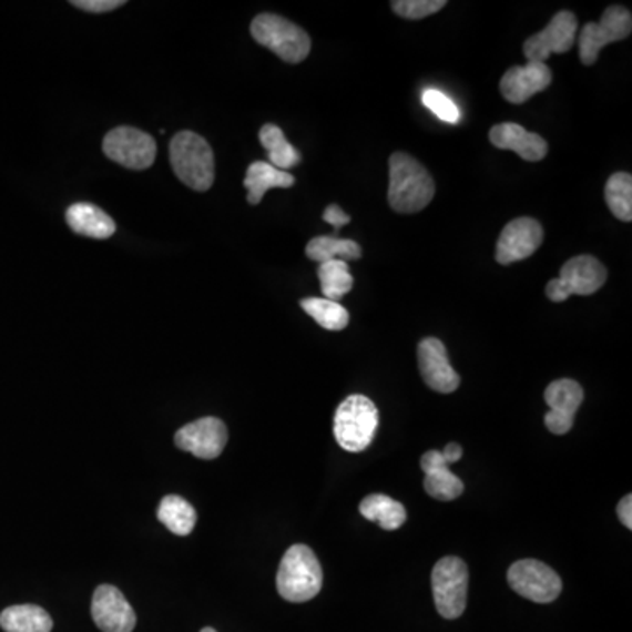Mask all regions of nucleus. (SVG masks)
Wrapping results in <instances>:
<instances>
[{"instance_id":"6","label":"nucleus","mask_w":632,"mask_h":632,"mask_svg":"<svg viewBox=\"0 0 632 632\" xmlns=\"http://www.w3.org/2000/svg\"><path fill=\"white\" fill-rule=\"evenodd\" d=\"M469 569L459 557H442L432 569V594L442 619L462 616L468 604Z\"/></svg>"},{"instance_id":"10","label":"nucleus","mask_w":632,"mask_h":632,"mask_svg":"<svg viewBox=\"0 0 632 632\" xmlns=\"http://www.w3.org/2000/svg\"><path fill=\"white\" fill-rule=\"evenodd\" d=\"M105 156L116 164L143 171L155 162L156 143L152 135L134 126H116L102 143Z\"/></svg>"},{"instance_id":"8","label":"nucleus","mask_w":632,"mask_h":632,"mask_svg":"<svg viewBox=\"0 0 632 632\" xmlns=\"http://www.w3.org/2000/svg\"><path fill=\"white\" fill-rule=\"evenodd\" d=\"M632 32V14L622 6H610L595 23H585L578 35L583 65L598 62L599 53L611 42L624 41Z\"/></svg>"},{"instance_id":"29","label":"nucleus","mask_w":632,"mask_h":632,"mask_svg":"<svg viewBox=\"0 0 632 632\" xmlns=\"http://www.w3.org/2000/svg\"><path fill=\"white\" fill-rule=\"evenodd\" d=\"M608 210L619 218L620 222H631L632 220V176L629 173H615L608 177L606 188H604Z\"/></svg>"},{"instance_id":"27","label":"nucleus","mask_w":632,"mask_h":632,"mask_svg":"<svg viewBox=\"0 0 632 632\" xmlns=\"http://www.w3.org/2000/svg\"><path fill=\"white\" fill-rule=\"evenodd\" d=\"M318 278H320L324 299L334 300V303H339L354 288V276L350 274V267L343 261L320 264Z\"/></svg>"},{"instance_id":"24","label":"nucleus","mask_w":632,"mask_h":632,"mask_svg":"<svg viewBox=\"0 0 632 632\" xmlns=\"http://www.w3.org/2000/svg\"><path fill=\"white\" fill-rule=\"evenodd\" d=\"M306 255H308L309 261L318 262V264L330 261H358L363 257V248L354 239L318 236L309 241L308 246H306Z\"/></svg>"},{"instance_id":"9","label":"nucleus","mask_w":632,"mask_h":632,"mask_svg":"<svg viewBox=\"0 0 632 632\" xmlns=\"http://www.w3.org/2000/svg\"><path fill=\"white\" fill-rule=\"evenodd\" d=\"M508 583L517 594L532 603H553L562 592V580L550 565L534 559L514 562L508 571Z\"/></svg>"},{"instance_id":"5","label":"nucleus","mask_w":632,"mask_h":632,"mask_svg":"<svg viewBox=\"0 0 632 632\" xmlns=\"http://www.w3.org/2000/svg\"><path fill=\"white\" fill-rule=\"evenodd\" d=\"M252 38L273 51L287 63H300L308 59L312 39L300 27L278 14H258L252 21Z\"/></svg>"},{"instance_id":"18","label":"nucleus","mask_w":632,"mask_h":632,"mask_svg":"<svg viewBox=\"0 0 632 632\" xmlns=\"http://www.w3.org/2000/svg\"><path fill=\"white\" fill-rule=\"evenodd\" d=\"M490 143L499 150L514 152L527 162L543 161L548 143L536 132H529L519 123H499L490 129Z\"/></svg>"},{"instance_id":"11","label":"nucleus","mask_w":632,"mask_h":632,"mask_svg":"<svg viewBox=\"0 0 632 632\" xmlns=\"http://www.w3.org/2000/svg\"><path fill=\"white\" fill-rule=\"evenodd\" d=\"M578 18L571 11H561L550 20L547 29L523 42L527 62L544 63L552 53H568L577 42Z\"/></svg>"},{"instance_id":"34","label":"nucleus","mask_w":632,"mask_h":632,"mask_svg":"<svg viewBox=\"0 0 632 632\" xmlns=\"http://www.w3.org/2000/svg\"><path fill=\"white\" fill-rule=\"evenodd\" d=\"M616 513H619L620 522L622 526L632 529V496L628 493L622 501L619 502V508H616Z\"/></svg>"},{"instance_id":"28","label":"nucleus","mask_w":632,"mask_h":632,"mask_svg":"<svg viewBox=\"0 0 632 632\" xmlns=\"http://www.w3.org/2000/svg\"><path fill=\"white\" fill-rule=\"evenodd\" d=\"M300 308L312 316L316 324L327 330H343L350 322V313L345 306L324 297H308L300 300Z\"/></svg>"},{"instance_id":"22","label":"nucleus","mask_w":632,"mask_h":632,"mask_svg":"<svg viewBox=\"0 0 632 632\" xmlns=\"http://www.w3.org/2000/svg\"><path fill=\"white\" fill-rule=\"evenodd\" d=\"M0 628L6 632H51L53 620L35 604H17L0 613Z\"/></svg>"},{"instance_id":"2","label":"nucleus","mask_w":632,"mask_h":632,"mask_svg":"<svg viewBox=\"0 0 632 632\" xmlns=\"http://www.w3.org/2000/svg\"><path fill=\"white\" fill-rule=\"evenodd\" d=\"M169 155L174 173L188 188L206 192L215 183V155L195 132H177L169 144Z\"/></svg>"},{"instance_id":"4","label":"nucleus","mask_w":632,"mask_h":632,"mask_svg":"<svg viewBox=\"0 0 632 632\" xmlns=\"http://www.w3.org/2000/svg\"><path fill=\"white\" fill-rule=\"evenodd\" d=\"M379 414L369 397H346L334 417V436L343 450L358 453L371 445L378 429Z\"/></svg>"},{"instance_id":"36","label":"nucleus","mask_w":632,"mask_h":632,"mask_svg":"<svg viewBox=\"0 0 632 632\" xmlns=\"http://www.w3.org/2000/svg\"><path fill=\"white\" fill-rule=\"evenodd\" d=\"M201 632H216V631H215V629L206 628V629H203V631H201Z\"/></svg>"},{"instance_id":"15","label":"nucleus","mask_w":632,"mask_h":632,"mask_svg":"<svg viewBox=\"0 0 632 632\" xmlns=\"http://www.w3.org/2000/svg\"><path fill=\"white\" fill-rule=\"evenodd\" d=\"M418 367L427 387L439 394L456 393L460 376L448 360L447 346L438 337H426L418 345Z\"/></svg>"},{"instance_id":"33","label":"nucleus","mask_w":632,"mask_h":632,"mask_svg":"<svg viewBox=\"0 0 632 632\" xmlns=\"http://www.w3.org/2000/svg\"><path fill=\"white\" fill-rule=\"evenodd\" d=\"M324 220L327 224L333 225V237H339V228L350 224L351 216L346 215L345 211L337 206V204H330V206L324 211Z\"/></svg>"},{"instance_id":"17","label":"nucleus","mask_w":632,"mask_h":632,"mask_svg":"<svg viewBox=\"0 0 632 632\" xmlns=\"http://www.w3.org/2000/svg\"><path fill=\"white\" fill-rule=\"evenodd\" d=\"M552 83V71L547 63L527 62V65H513L502 77V98L511 104H523L536 93L543 92Z\"/></svg>"},{"instance_id":"31","label":"nucleus","mask_w":632,"mask_h":632,"mask_svg":"<svg viewBox=\"0 0 632 632\" xmlns=\"http://www.w3.org/2000/svg\"><path fill=\"white\" fill-rule=\"evenodd\" d=\"M421 101L426 104L427 110L432 111L442 122L459 123V108L445 93L438 92V90H426Z\"/></svg>"},{"instance_id":"26","label":"nucleus","mask_w":632,"mask_h":632,"mask_svg":"<svg viewBox=\"0 0 632 632\" xmlns=\"http://www.w3.org/2000/svg\"><path fill=\"white\" fill-rule=\"evenodd\" d=\"M156 517L176 536H188L197 522L194 506L180 496H165L156 510Z\"/></svg>"},{"instance_id":"20","label":"nucleus","mask_w":632,"mask_h":632,"mask_svg":"<svg viewBox=\"0 0 632 632\" xmlns=\"http://www.w3.org/2000/svg\"><path fill=\"white\" fill-rule=\"evenodd\" d=\"M69 227L80 236L108 239L116 232V224L101 207L89 203L72 204L65 213Z\"/></svg>"},{"instance_id":"14","label":"nucleus","mask_w":632,"mask_h":632,"mask_svg":"<svg viewBox=\"0 0 632 632\" xmlns=\"http://www.w3.org/2000/svg\"><path fill=\"white\" fill-rule=\"evenodd\" d=\"M227 439V426L215 417L192 421L174 436L177 448L204 460L216 459L224 451Z\"/></svg>"},{"instance_id":"35","label":"nucleus","mask_w":632,"mask_h":632,"mask_svg":"<svg viewBox=\"0 0 632 632\" xmlns=\"http://www.w3.org/2000/svg\"><path fill=\"white\" fill-rule=\"evenodd\" d=\"M441 453L442 457H445V460H447L448 466H450V463L459 462L460 457H462V447L457 445V442H450V445L445 447V450H442Z\"/></svg>"},{"instance_id":"3","label":"nucleus","mask_w":632,"mask_h":632,"mask_svg":"<svg viewBox=\"0 0 632 632\" xmlns=\"http://www.w3.org/2000/svg\"><path fill=\"white\" fill-rule=\"evenodd\" d=\"M322 583L324 571L312 548L306 544L288 548L276 577L279 595L290 603H306L318 595Z\"/></svg>"},{"instance_id":"23","label":"nucleus","mask_w":632,"mask_h":632,"mask_svg":"<svg viewBox=\"0 0 632 632\" xmlns=\"http://www.w3.org/2000/svg\"><path fill=\"white\" fill-rule=\"evenodd\" d=\"M364 519L378 522L385 531H396L406 522L405 506L384 493L367 496L358 506Z\"/></svg>"},{"instance_id":"30","label":"nucleus","mask_w":632,"mask_h":632,"mask_svg":"<svg viewBox=\"0 0 632 632\" xmlns=\"http://www.w3.org/2000/svg\"><path fill=\"white\" fill-rule=\"evenodd\" d=\"M394 13L406 20H424L430 14L439 13L447 2L445 0H394L390 2Z\"/></svg>"},{"instance_id":"16","label":"nucleus","mask_w":632,"mask_h":632,"mask_svg":"<svg viewBox=\"0 0 632 632\" xmlns=\"http://www.w3.org/2000/svg\"><path fill=\"white\" fill-rule=\"evenodd\" d=\"M92 616L102 632H132L135 628L134 610L113 585L98 587L93 594Z\"/></svg>"},{"instance_id":"19","label":"nucleus","mask_w":632,"mask_h":632,"mask_svg":"<svg viewBox=\"0 0 632 632\" xmlns=\"http://www.w3.org/2000/svg\"><path fill=\"white\" fill-rule=\"evenodd\" d=\"M420 466L426 472L424 489L430 498L438 499V501H453L462 496V480L450 471L441 451L430 450L424 453Z\"/></svg>"},{"instance_id":"12","label":"nucleus","mask_w":632,"mask_h":632,"mask_svg":"<svg viewBox=\"0 0 632 632\" xmlns=\"http://www.w3.org/2000/svg\"><path fill=\"white\" fill-rule=\"evenodd\" d=\"M583 397L585 394H583L582 385L574 379H555L548 385L544 390V400L550 411L544 415V426L552 435H568L573 427L577 411L582 406Z\"/></svg>"},{"instance_id":"21","label":"nucleus","mask_w":632,"mask_h":632,"mask_svg":"<svg viewBox=\"0 0 632 632\" xmlns=\"http://www.w3.org/2000/svg\"><path fill=\"white\" fill-rule=\"evenodd\" d=\"M295 177L287 171L271 165L269 162H253L246 171L245 186L248 190V203L252 206L261 204L262 197L271 188H290Z\"/></svg>"},{"instance_id":"25","label":"nucleus","mask_w":632,"mask_h":632,"mask_svg":"<svg viewBox=\"0 0 632 632\" xmlns=\"http://www.w3.org/2000/svg\"><path fill=\"white\" fill-rule=\"evenodd\" d=\"M258 140H261L262 146L266 147L269 164L274 167L288 173V169L299 165L300 153L288 143L278 125L267 123V125L262 126L261 132H258Z\"/></svg>"},{"instance_id":"13","label":"nucleus","mask_w":632,"mask_h":632,"mask_svg":"<svg viewBox=\"0 0 632 632\" xmlns=\"http://www.w3.org/2000/svg\"><path fill=\"white\" fill-rule=\"evenodd\" d=\"M543 237V227L538 220L529 218V216L514 218L502 228L498 239V249H496V261L501 266L526 261L538 252Z\"/></svg>"},{"instance_id":"7","label":"nucleus","mask_w":632,"mask_h":632,"mask_svg":"<svg viewBox=\"0 0 632 632\" xmlns=\"http://www.w3.org/2000/svg\"><path fill=\"white\" fill-rule=\"evenodd\" d=\"M606 267L592 255L569 258L561 276L547 285L548 299L564 303L571 295H592L606 283Z\"/></svg>"},{"instance_id":"32","label":"nucleus","mask_w":632,"mask_h":632,"mask_svg":"<svg viewBox=\"0 0 632 632\" xmlns=\"http://www.w3.org/2000/svg\"><path fill=\"white\" fill-rule=\"evenodd\" d=\"M72 6L89 13H108L125 6L123 0H74Z\"/></svg>"},{"instance_id":"1","label":"nucleus","mask_w":632,"mask_h":632,"mask_svg":"<svg viewBox=\"0 0 632 632\" xmlns=\"http://www.w3.org/2000/svg\"><path fill=\"white\" fill-rule=\"evenodd\" d=\"M388 204L397 213L409 215L426 210L435 198V180L417 159L396 152L388 161Z\"/></svg>"}]
</instances>
